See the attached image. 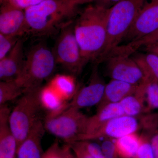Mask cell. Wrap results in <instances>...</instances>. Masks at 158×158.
<instances>
[{
	"mask_svg": "<svg viewBox=\"0 0 158 158\" xmlns=\"http://www.w3.org/2000/svg\"><path fill=\"white\" fill-rule=\"evenodd\" d=\"M80 6L75 0H44L25 10L29 34L35 37L59 34L73 23Z\"/></svg>",
	"mask_w": 158,
	"mask_h": 158,
	"instance_id": "1",
	"label": "cell"
},
{
	"mask_svg": "<svg viewBox=\"0 0 158 158\" xmlns=\"http://www.w3.org/2000/svg\"><path fill=\"white\" fill-rule=\"evenodd\" d=\"M108 9L94 4L80 13L74 23V31L83 60L86 65L97 62L107 39L106 19Z\"/></svg>",
	"mask_w": 158,
	"mask_h": 158,
	"instance_id": "2",
	"label": "cell"
},
{
	"mask_svg": "<svg viewBox=\"0 0 158 158\" xmlns=\"http://www.w3.org/2000/svg\"><path fill=\"white\" fill-rule=\"evenodd\" d=\"M146 1L121 0L108 9L106 42L96 64L106 61L112 51L123 41Z\"/></svg>",
	"mask_w": 158,
	"mask_h": 158,
	"instance_id": "3",
	"label": "cell"
},
{
	"mask_svg": "<svg viewBox=\"0 0 158 158\" xmlns=\"http://www.w3.org/2000/svg\"><path fill=\"white\" fill-rule=\"evenodd\" d=\"M56 64L52 51L44 42L38 43L28 52L21 73L15 81L25 92L41 88L53 73Z\"/></svg>",
	"mask_w": 158,
	"mask_h": 158,
	"instance_id": "4",
	"label": "cell"
},
{
	"mask_svg": "<svg viewBox=\"0 0 158 158\" xmlns=\"http://www.w3.org/2000/svg\"><path fill=\"white\" fill-rule=\"evenodd\" d=\"M42 87L25 92L20 97L9 116V123L18 147L25 140L39 118L40 93Z\"/></svg>",
	"mask_w": 158,
	"mask_h": 158,
	"instance_id": "5",
	"label": "cell"
},
{
	"mask_svg": "<svg viewBox=\"0 0 158 158\" xmlns=\"http://www.w3.org/2000/svg\"><path fill=\"white\" fill-rule=\"evenodd\" d=\"M52 51L57 64L73 76L81 73L86 64L75 35L73 23L60 31Z\"/></svg>",
	"mask_w": 158,
	"mask_h": 158,
	"instance_id": "6",
	"label": "cell"
},
{
	"mask_svg": "<svg viewBox=\"0 0 158 158\" xmlns=\"http://www.w3.org/2000/svg\"><path fill=\"white\" fill-rule=\"evenodd\" d=\"M88 117L81 110L69 107L57 116L45 117L44 125L45 131L69 143L85 134Z\"/></svg>",
	"mask_w": 158,
	"mask_h": 158,
	"instance_id": "7",
	"label": "cell"
},
{
	"mask_svg": "<svg viewBox=\"0 0 158 158\" xmlns=\"http://www.w3.org/2000/svg\"><path fill=\"white\" fill-rule=\"evenodd\" d=\"M139 129L138 118L123 115L112 118L93 132L78 136L73 141H92L101 138L116 140L137 132Z\"/></svg>",
	"mask_w": 158,
	"mask_h": 158,
	"instance_id": "8",
	"label": "cell"
},
{
	"mask_svg": "<svg viewBox=\"0 0 158 158\" xmlns=\"http://www.w3.org/2000/svg\"><path fill=\"white\" fill-rule=\"evenodd\" d=\"M105 61L106 62L107 74L111 79L137 85L144 81L140 67L129 56L112 55Z\"/></svg>",
	"mask_w": 158,
	"mask_h": 158,
	"instance_id": "9",
	"label": "cell"
},
{
	"mask_svg": "<svg viewBox=\"0 0 158 158\" xmlns=\"http://www.w3.org/2000/svg\"><path fill=\"white\" fill-rule=\"evenodd\" d=\"M158 30V0H147L123 40L135 41Z\"/></svg>",
	"mask_w": 158,
	"mask_h": 158,
	"instance_id": "10",
	"label": "cell"
},
{
	"mask_svg": "<svg viewBox=\"0 0 158 158\" xmlns=\"http://www.w3.org/2000/svg\"><path fill=\"white\" fill-rule=\"evenodd\" d=\"M106 84L99 73L97 65L92 70L88 84L79 88L69 107L81 110L83 108L98 106L101 101Z\"/></svg>",
	"mask_w": 158,
	"mask_h": 158,
	"instance_id": "11",
	"label": "cell"
},
{
	"mask_svg": "<svg viewBox=\"0 0 158 158\" xmlns=\"http://www.w3.org/2000/svg\"><path fill=\"white\" fill-rule=\"evenodd\" d=\"M0 34L18 37L29 34L25 10L10 3L1 2Z\"/></svg>",
	"mask_w": 158,
	"mask_h": 158,
	"instance_id": "12",
	"label": "cell"
},
{
	"mask_svg": "<svg viewBox=\"0 0 158 158\" xmlns=\"http://www.w3.org/2000/svg\"><path fill=\"white\" fill-rule=\"evenodd\" d=\"M23 44V40L20 38L10 52L0 60L1 81H15L19 77L25 59Z\"/></svg>",
	"mask_w": 158,
	"mask_h": 158,
	"instance_id": "13",
	"label": "cell"
},
{
	"mask_svg": "<svg viewBox=\"0 0 158 158\" xmlns=\"http://www.w3.org/2000/svg\"><path fill=\"white\" fill-rule=\"evenodd\" d=\"M45 131L44 123L38 118L28 136L18 147L15 158H43L42 140Z\"/></svg>",
	"mask_w": 158,
	"mask_h": 158,
	"instance_id": "14",
	"label": "cell"
},
{
	"mask_svg": "<svg viewBox=\"0 0 158 158\" xmlns=\"http://www.w3.org/2000/svg\"><path fill=\"white\" fill-rule=\"evenodd\" d=\"M11 112L7 104L0 106V158L16 156L17 142L9 123Z\"/></svg>",
	"mask_w": 158,
	"mask_h": 158,
	"instance_id": "15",
	"label": "cell"
},
{
	"mask_svg": "<svg viewBox=\"0 0 158 158\" xmlns=\"http://www.w3.org/2000/svg\"><path fill=\"white\" fill-rule=\"evenodd\" d=\"M139 85H133L111 79L106 84L102 98L97 106V110L110 104L120 102L126 97L134 93Z\"/></svg>",
	"mask_w": 158,
	"mask_h": 158,
	"instance_id": "16",
	"label": "cell"
},
{
	"mask_svg": "<svg viewBox=\"0 0 158 158\" xmlns=\"http://www.w3.org/2000/svg\"><path fill=\"white\" fill-rule=\"evenodd\" d=\"M147 85V80L144 79L134 93L119 102L124 115L138 118L143 113H146Z\"/></svg>",
	"mask_w": 158,
	"mask_h": 158,
	"instance_id": "17",
	"label": "cell"
},
{
	"mask_svg": "<svg viewBox=\"0 0 158 158\" xmlns=\"http://www.w3.org/2000/svg\"><path fill=\"white\" fill-rule=\"evenodd\" d=\"M39 98L41 108L47 113L45 117L57 116L69 107V102L64 100L49 85L44 88L42 87Z\"/></svg>",
	"mask_w": 158,
	"mask_h": 158,
	"instance_id": "18",
	"label": "cell"
},
{
	"mask_svg": "<svg viewBox=\"0 0 158 158\" xmlns=\"http://www.w3.org/2000/svg\"><path fill=\"white\" fill-rule=\"evenodd\" d=\"M123 115H124V113L119 103L106 105L100 110H97L96 113L93 116L88 117L84 135L93 132L112 118Z\"/></svg>",
	"mask_w": 158,
	"mask_h": 158,
	"instance_id": "19",
	"label": "cell"
},
{
	"mask_svg": "<svg viewBox=\"0 0 158 158\" xmlns=\"http://www.w3.org/2000/svg\"><path fill=\"white\" fill-rule=\"evenodd\" d=\"M141 135L132 133L114 140L119 158H136L141 145Z\"/></svg>",
	"mask_w": 158,
	"mask_h": 158,
	"instance_id": "20",
	"label": "cell"
},
{
	"mask_svg": "<svg viewBox=\"0 0 158 158\" xmlns=\"http://www.w3.org/2000/svg\"><path fill=\"white\" fill-rule=\"evenodd\" d=\"M142 47H144L146 51L158 48V30L137 40L118 46L115 49V52L130 56Z\"/></svg>",
	"mask_w": 158,
	"mask_h": 158,
	"instance_id": "21",
	"label": "cell"
},
{
	"mask_svg": "<svg viewBox=\"0 0 158 158\" xmlns=\"http://www.w3.org/2000/svg\"><path fill=\"white\" fill-rule=\"evenodd\" d=\"M49 85L64 100L68 102L73 98L79 88L73 76L59 75L52 80Z\"/></svg>",
	"mask_w": 158,
	"mask_h": 158,
	"instance_id": "22",
	"label": "cell"
},
{
	"mask_svg": "<svg viewBox=\"0 0 158 158\" xmlns=\"http://www.w3.org/2000/svg\"><path fill=\"white\" fill-rule=\"evenodd\" d=\"M147 81L158 80V56L154 53L147 52L139 54L134 58Z\"/></svg>",
	"mask_w": 158,
	"mask_h": 158,
	"instance_id": "23",
	"label": "cell"
},
{
	"mask_svg": "<svg viewBox=\"0 0 158 158\" xmlns=\"http://www.w3.org/2000/svg\"><path fill=\"white\" fill-rule=\"evenodd\" d=\"M24 90L15 80L0 82V106L20 97Z\"/></svg>",
	"mask_w": 158,
	"mask_h": 158,
	"instance_id": "24",
	"label": "cell"
},
{
	"mask_svg": "<svg viewBox=\"0 0 158 158\" xmlns=\"http://www.w3.org/2000/svg\"><path fill=\"white\" fill-rule=\"evenodd\" d=\"M144 114L139 116L140 129L143 131L142 134L151 137L158 130V112Z\"/></svg>",
	"mask_w": 158,
	"mask_h": 158,
	"instance_id": "25",
	"label": "cell"
},
{
	"mask_svg": "<svg viewBox=\"0 0 158 158\" xmlns=\"http://www.w3.org/2000/svg\"><path fill=\"white\" fill-rule=\"evenodd\" d=\"M147 81L146 113L158 109V80Z\"/></svg>",
	"mask_w": 158,
	"mask_h": 158,
	"instance_id": "26",
	"label": "cell"
},
{
	"mask_svg": "<svg viewBox=\"0 0 158 158\" xmlns=\"http://www.w3.org/2000/svg\"><path fill=\"white\" fill-rule=\"evenodd\" d=\"M20 38L0 34V60L10 52Z\"/></svg>",
	"mask_w": 158,
	"mask_h": 158,
	"instance_id": "27",
	"label": "cell"
},
{
	"mask_svg": "<svg viewBox=\"0 0 158 158\" xmlns=\"http://www.w3.org/2000/svg\"><path fill=\"white\" fill-rule=\"evenodd\" d=\"M141 136V144L136 158H155L150 142L151 137L142 134Z\"/></svg>",
	"mask_w": 158,
	"mask_h": 158,
	"instance_id": "28",
	"label": "cell"
},
{
	"mask_svg": "<svg viewBox=\"0 0 158 158\" xmlns=\"http://www.w3.org/2000/svg\"><path fill=\"white\" fill-rule=\"evenodd\" d=\"M70 145L76 158H94L88 152L82 141L67 143Z\"/></svg>",
	"mask_w": 158,
	"mask_h": 158,
	"instance_id": "29",
	"label": "cell"
},
{
	"mask_svg": "<svg viewBox=\"0 0 158 158\" xmlns=\"http://www.w3.org/2000/svg\"><path fill=\"white\" fill-rule=\"evenodd\" d=\"M113 139H105L101 144L102 149L106 158H119L114 141Z\"/></svg>",
	"mask_w": 158,
	"mask_h": 158,
	"instance_id": "30",
	"label": "cell"
},
{
	"mask_svg": "<svg viewBox=\"0 0 158 158\" xmlns=\"http://www.w3.org/2000/svg\"><path fill=\"white\" fill-rule=\"evenodd\" d=\"M43 158H63L62 146L59 145L58 140L54 141L44 152Z\"/></svg>",
	"mask_w": 158,
	"mask_h": 158,
	"instance_id": "31",
	"label": "cell"
},
{
	"mask_svg": "<svg viewBox=\"0 0 158 158\" xmlns=\"http://www.w3.org/2000/svg\"><path fill=\"white\" fill-rule=\"evenodd\" d=\"M89 154L94 158H106L100 145L91 141H82Z\"/></svg>",
	"mask_w": 158,
	"mask_h": 158,
	"instance_id": "32",
	"label": "cell"
},
{
	"mask_svg": "<svg viewBox=\"0 0 158 158\" xmlns=\"http://www.w3.org/2000/svg\"><path fill=\"white\" fill-rule=\"evenodd\" d=\"M44 0H0L1 2H6L13 6L25 10L27 8L36 6Z\"/></svg>",
	"mask_w": 158,
	"mask_h": 158,
	"instance_id": "33",
	"label": "cell"
},
{
	"mask_svg": "<svg viewBox=\"0 0 158 158\" xmlns=\"http://www.w3.org/2000/svg\"><path fill=\"white\" fill-rule=\"evenodd\" d=\"M150 142L155 158H158V130L151 137Z\"/></svg>",
	"mask_w": 158,
	"mask_h": 158,
	"instance_id": "34",
	"label": "cell"
},
{
	"mask_svg": "<svg viewBox=\"0 0 158 158\" xmlns=\"http://www.w3.org/2000/svg\"><path fill=\"white\" fill-rule=\"evenodd\" d=\"M62 149L63 158H76L70 145L67 143H65L62 146Z\"/></svg>",
	"mask_w": 158,
	"mask_h": 158,
	"instance_id": "35",
	"label": "cell"
},
{
	"mask_svg": "<svg viewBox=\"0 0 158 158\" xmlns=\"http://www.w3.org/2000/svg\"><path fill=\"white\" fill-rule=\"evenodd\" d=\"M120 1L121 0H106L102 7L106 9H110Z\"/></svg>",
	"mask_w": 158,
	"mask_h": 158,
	"instance_id": "36",
	"label": "cell"
},
{
	"mask_svg": "<svg viewBox=\"0 0 158 158\" xmlns=\"http://www.w3.org/2000/svg\"><path fill=\"white\" fill-rule=\"evenodd\" d=\"M106 0H95L94 3V4L97 5V6L102 7L103 6L104 4L106 2Z\"/></svg>",
	"mask_w": 158,
	"mask_h": 158,
	"instance_id": "37",
	"label": "cell"
},
{
	"mask_svg": "<svg viewBox=\"0 0 158 158\" xmlns=\"http://www.w3.org/2000/svg\"><path fill=\"white\" fill-rule=\"evenodd\" d=\"M147 52H151L154 53L156 54V55H157L158 56V48H157L152 49L147 51Z\"/></svg>",
	"mask_w": 158,
	"mask_h": 158,
	"instance_id": "38",
	"label": "cell"
}]
</instances>
